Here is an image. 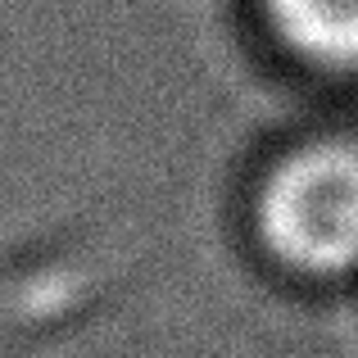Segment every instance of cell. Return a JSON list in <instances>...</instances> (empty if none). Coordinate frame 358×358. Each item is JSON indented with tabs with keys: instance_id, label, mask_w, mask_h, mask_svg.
I'll use <instances>...</instances> for the list:
<instances>
[{
	"instance_id": "cell-2",
	"label": "cell",
	"mask_w": 358,
	"mask_h": 358,
	"mask_svg": "<svg viewBox=\"0 0 358 358\" xmlns=\"http://www.w3.org/2000/svg\"><path fill=\"white\" fill-rule=\"evenodd\" d=\"M290 55L336 73L358 69V0H259Z\"/></svg>"
},
{
	"instance_id": "cell-1",
	"label": "cell",
	"mask_w": 358,
	"mask_h": 358,
	"mask_svg": "<svg viewBox=\"0 0 358 358\" xmlns=\"http://www.w3.org/2000/svg\"><path fill=\"white\" fill-rule=\"evenodd\" d=\"M259 241L299 277H345L358 268V141L290 150L254 200Z\"/></svg>"
}]
</instances>
